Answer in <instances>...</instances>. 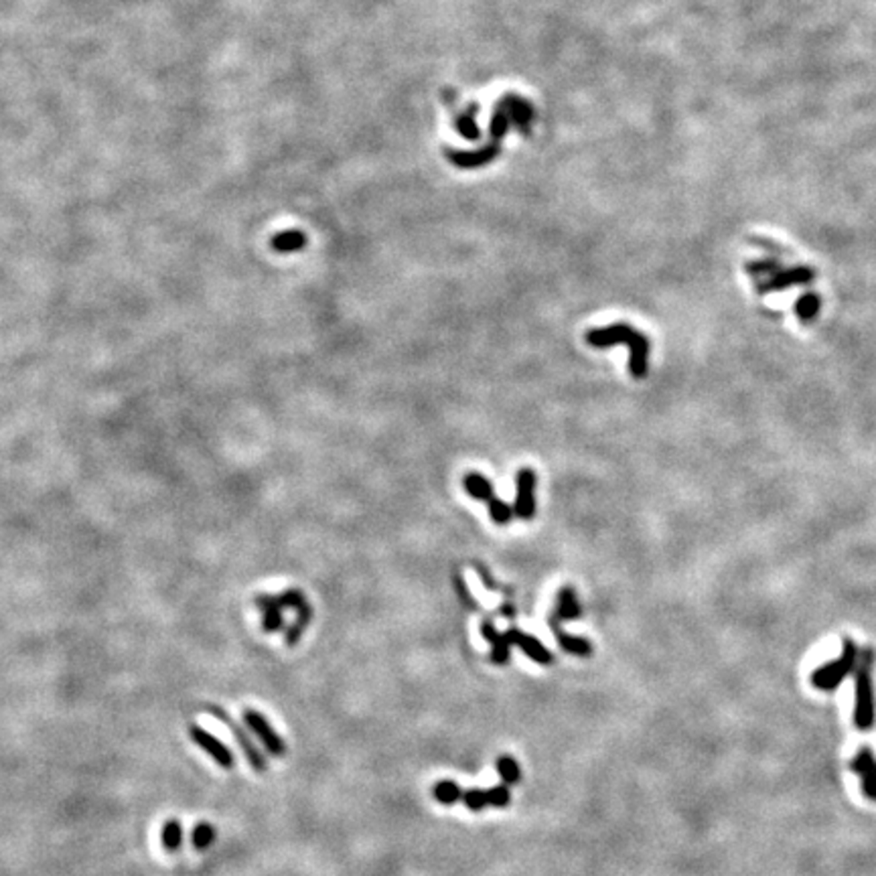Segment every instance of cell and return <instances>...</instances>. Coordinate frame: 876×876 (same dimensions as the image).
Segmentation results:
<instances>
[{"label": "cell", "mask_w": 876, "mask_h": 876, "mask_svg": "<svg viewBox=\"0 0 876 876\" xmlns=\"http://www.w3.org/2000/svg\"><path fill=\"white\" fill-rule=\"evenodd\" d=\"M876 662V654L872 647H864L858 654V663L854 668V687H856V698H854V727L860 733L872 730L876 722V702H874V686H872V668Z\"/></svg>", "instance_id": "2"}, {"label": "cell", "mask_w": 876, "mask_h": 876, "mask_svg": "<svg viewBox=\"0 0 876 876\" xmlns=\"http://www.w3.org/2000/svg\"><path fill=\"white\" fill-rule=\"evenodd\" d=\"M505 635H508L511 646H518L535 663L550 665L554 662V655L550 654V649H546L544 643H542L540 639H535V637L519 631V629H510V631H505Z\"/></svg>", "instance_id": "9"}, {"label": "cell", "mask_w": 876, "mask_h": 876, "mask_svg": "<svg viewBox=\"0 0 876 876\" xmlns=\"http://www.w3.org/2000/svg\"><path fill=\"white\" fill-rule=\"evenodd\" d=\"M161 842L166 852H179L183 846V824L179 820L165 822L161 830Z\"/></svg>", "instance_id": "15"}, {"label": "cell", "mask_w": 876, "mask_h": 876, "mask_svg": "<svg viewBox=\"0 0 876 876\" xmlns=\"http://www.w3.org/2000/svg\"><path fill=\"white\" fill-rule=\"evenodd\" d=\"M213 842H215V828L212 824L201 822V824L195 825L193 832H191V844H193L195 850L204 852L207 848H212Z\"/></svg>", "instance_id": "19"}, {"label": "cell", "mask_w": 876, "mask_h": 876, "mask_svg": "<svg viewBox=\"0 0 876 876\" xmlns=\"http://www.w3.org/2000/svg\"><path fill=\"white\" fill-rule=\"evenodd\" d=\"M481 635H483V639H487L491 643V647H494L491 649V662L497 663V665L508 663L510 662V647H511L508 635L499 633L491 621L481 623Z\"/></svg>", "instance_id": "11"}, {"label": "cell", "mask_w": 876, "mask_h": 876, "mask_svg": "<svg viewBox=\"0 0 876 876\" xmlns=\"http://www.w3.org/2000/svg\"><path fill=\"white\" fill-rule=\"evenodd\" d=\"M850 769L856 773L860 779H863V792L866 795V800L876 801V757H874V752L868 747L860 749L856 752V757H854L850 761Z\"/></svg>", "instance_id": "8"}, {"label": "cell", "mask_w": 876, "mask_h": 876, "mask_svg": "<svg viewBox=\"0 0 876 876\" xmlns=\"http://www.w3.org/2000/svg\"><path fill=\"white\" fill-rule=\"evenodd\" d=\"M535 485L538 475L530 467H524L516 475V502H513V513L519 519L530 521L535 516Z\"/></svg>", "instance_id": "6"}, {"label": "cell", "mask_w": 876, "mask_h": 876, "mask_svg": "<svg viewBox=\"0 0 876 876\" xmlns=\"http://www.w3.org/2000/svg\"><path fill=\"white\" fill-rule=\"evenodd\" d=\"M550 629H552L556 635V641L560 643V647L567 651V654L578 655V657H591L592 655V643L584 637H572L568 633H564L560 629V621H556L554 617H550Z\"/></svg>", "instance_id": "12"}, {"label": "cell", "mask_w": 876, "mask_h": 876, "mask_svg": "<svg viewBox=\"0 0 876 876\" xmlns=\"http://www.w3.org/2000/svg\"><path fill=\"white\" fill-rule=\"evenodd\" d=\"M858 654L860 649L856 647V643L846 637L842 641V654H840L838 660L824 663L822 668H817L812 673V678H809V682H812L816 690L834 692L836 687L844 682V678L850 676L854 668H856Z\"/></svg>", "instance_id": "3"}, {"label": "cell", "mask_w": 876, "mask_h": 876, "mask_svg": "<svg viewBox=\"0 0 876 876\" xmlns=\"http://www.w3.org/2000/svg\"><path fill=\"white\" fill-rule=\"evenodd\" d=\"M812 280H814V270H809V268H792V270L775 272L769 282L759 286V291H761V294L769 291H784L787 286L808 285V282Z\"/></svg>", "instance_id": "10"}, {"label": "cell", "mask_w": 876, "mask_h": 876, "mask_svg": "<svg viewBox=\"0 0 876 876\" xmlns=\"http://www.w3.org/2000/svg\"><path fill=\"white\" fill-rule=\"evenodd\" d=\"M497 773H499V777H502V781L505 785H516L519 784V779H521V769H519V765L516 763V759L510 757V755H502L497 759Z\"/></svg>", "instance_id": "18"}, {"label": "cell", "mask_w": 876, "mask_h": 876, "mask_svg": "<svg viewBox=\"0 0 876 876\" xmlns=\"http://www.w3.org/2000/svg\"><path fill=\"white\" fill-rule=\"evenodd\" d=\"M781 270V264L777 262V260H759V262L755 264H749V272L751 274H767V272H779Z\"/></svg>", "instance_id": "24"}, {"label": "cell", "mask_w": 876, "mask_h": 876, "mask_svg": "<svg viewBox=\"0 0 876 876\" xmlns=\"http://www.w3.org/2000/svg\"><path fill=\"white\" fill-rule=\"evenodd\" d=\"M793 309L801 321H812V318H816L817 313H820V299H817L816 294L808 293V294L800 296Z\"/></svg>", "instance_id": "20"}, {"label": "cell", "mask_w": 876, "mask_h": 876, "mask_svg": "<svg viewBox=\"0 0 876 876\" xmlns=\"http://www.w3.org/2000/svg\"><path fill=\"white\" fill-rule=\"evenodd\" d=\"M189 736H191V741L205 752V755L212 757L213 761L221 767V769H234V765H236L234 752H231L228 744L221 743L215 735H212L205 728L197 727V724H191Z\"/></svg>", "instance_id": "7"}, {"label": "cell", "mask_w": 876, "mask_h": 876, "mask_svg": "<svg viewBox=\"0 0 876 876\" xmlns=\"http://www.w3.org/2000/svg\"><path fill=\"white\" fill-rule=\"evenodd\" d=\"M462 801H465V806L470 809V812H483V809L489 806L487 795H485V792H481V789H469V792L462 793Z\"/></svg>", "instance_id": "23"}, {"label": "cell", "mask_w": 876, "mask_h": 876, "mask_svg": "<svg viewBox=\"0 0 876 876\" xmlns=\"http://www.w3.org/2000/svg\"><path fill=\"white\" fill-rule=\"evenodd\" d=\"M207 711H209V714L213 716V719L223 722L229 728V733L234 735L237 744H240V749H242V752L245 755V759H248V763H250L252 769H254L256 773H264L266 767H268L266 757L262 755V751H260V747H256V743L252 741V736L248 735V730H244L242 724L237 722L234 719V716H231L228 711H223L221 706H207Z\"/></svg>", "instance_id": "4"}, {"label": "cell", "mask_w": 876, "mask_h": 876, "mask_svg": "<svg viewBox=\"0 0 876 876\" xmlns=\"http://www.w3.org/2000/svg\"><path fill=\"white\" fill-rule=\"evenodd\" d=\"M581 605H578L576 592L570 586H564L559 592V600H556V609L552 613V617L556 621H575L581 617Z\"/></svg>", "instance_id": "13"}, {"label": "cell", "mask_w": 876, "mask_h": 876, "mask_svg": "<svg viewBox=\"0 0 876 876\" xmlns=\"http://www.w3.org/2000/svg\"><path fill=\"white\" fill-rule=\"evenodd\" d=\"M462 789L454 784V781H440V784L434 785L432 789V795H434V800H437L438 803H443V806H453V803H457L459 800H462Z\"/></svg>", "instance_id": "16"}, {"label": "cell", "mask_w": 876, "mask_h": 876, "mask_svg": "<svg viewBox=\"0 0 876 876\" xmlns=\"http://www.w3.org/2000/svg\"><path fill=\"white\" fill-rule=\"evenodd\" d=\"M586 343L597 350H607L613 345L629 347V374L635 380H643L649 369V339L633 329L627 323H613L605 329H591L586 333Z\"/></svg>", "instance_id": "1"}, {"label": "cell", "mask_w": 876, "mask_h": 876, "mask_svg": "<svg viewBox=\"0 0 876 876\" xmlns=\"http://www.w3.org/2000/svg\"><path fill=\"white\" fill-rule=\"evenodd\" d=\"M485 795H487L489 806H494V808H508L510 801H511L510 785H505V784L497 785V787H491L489 792H485Z\"/></svg>", "instance_id": "22"}, {"label": "cell", "mask_w": 876, "mask_h": 876, "mask_svg": "<svg viewBox=\"0 0 876 876\" xmlns=\"http://www.w3.org/2000/svg\"><path fill=\"white\" fill-rule=\"evenodd\" d=\"M242 714H244L245 728H248L250 733L254 735L260 743H262V747L266 749L268 755H272V757L285 755L286 752L285 738H282L277 730H274V727L266 720V716L262 712L254 711V708H245Z\"/></svg>", "instance_id": "5"}, {"label": "cell", "mask_w": 876, "mask_h": 876, "mask_svg": "<svg viewBox=\"0 0 876 876\" xmlns=\"http://www.w3.org/2000/svg\"><path fill=\"white\" fill-rule=\"evenodd\" d=\"M487 508H489V513H491V519H494L497 526L510 524L511 518H513V510L510 508L508 503L502 502V499H497V497L491 499V502L487 503Z\"/></svg>", "instance_id": "21"}, {"label": "cell", "mask_w": 876, "mask_h": 876, "mask_svg": "<svg viewBox=\"0 0 876 876\" xmlns=\"http://www.w3.org/2000/svg\"><path fill=\"white\" fill-rule=\"evenodd\" d=\"M462 485H465L467 494L470 497L479 499V502L489 503L491 499L495 497V494H494V483H491L487 479V477L481 475V473H469V475H465V479H462Z\"/></svg>", "instance_id": "14"}, {"label": "cell", "mask_w": 876, "mask_h": 876, "mask_svg": "<svg viewBox=\"0 0 876 876\" xmlns=\"http://www.w3.org/2000/svg\"><path fill=\"white\" fill-rule=\"evenodd\" d=\"M302 245H305V236H302V231H296V229L285 231V234L272 237V248L277 252H282V254L301 250Z\"/></svg>", "instance_id": "17"}]
</instances>
